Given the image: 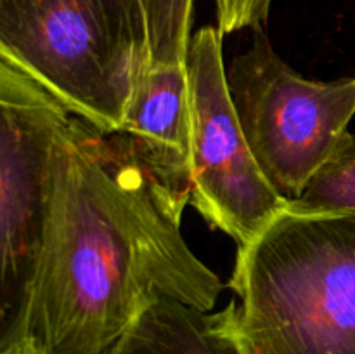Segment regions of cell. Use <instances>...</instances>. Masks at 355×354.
<instances>
[{"label":"cell","instance_id":"cell-7","mask_svg":"<svg viewBox=\"0 0 355 354\" xmlns=\"http://www.w3.org/2000/svg\"><path fill=\"white\" fill-rule=\"evenodd\" d=\"M118 132L130 135L149 162L191 187V92L187 65H151L135 82Z\"/></svg>","mask_w":355,"mask_h":354},{"label":"cell","instance_id":"cell-6","mask_svg":"<svg viewBox=\"0 0 355 354\" xmlns=\"http://www.w3.org/2000/svg\"><path fill=\"white\" fill-rule=\"evenodd\" d=\"M71 111L0 58V333L19 312L42 246L51 149Z\"/></svg>","mask_w":355,"mask_h":354},{"label":"cell","instance_id":"cell-3","mask_svg":"<svg viewBox=\"0 0 355 354\" xmlns=\"http://www.w3.org/2000/svg\"><path fill=\"white\" fill-rule=\"evenodd\" d=\"M0 58L75 117L118 132L149 65L141 0H0Z\"/></svg>","mask_w":355,"mask_h":354},{"label":"cell","instance_id":"cell-5","mask_svg":"<svg viewBox=\"0 0 355 354\" xmlns=\"http://www.w3.org/2000/svg\"><path fill=\"white\" fill-rule=\"evenodd\" d=\"M222 37L218 26H205L191 40V205L241 248L290 201L270 184L246 141L229 94Z\"/></svg>","mask_w":355,"mask_h":354},{"label":"cell","instance_id":"cell-9","mask_svg":"<svg viewBox=\"0 0 355 354\" xmlns=\"http://www.w3.org/2000/svg\"><path fill=\"white\" fill-rule=\"evenodd\" d=\"M298 212H355V132L347 130L298 200Z\"/></svg>","mask_w":355,"mask_h":354},{"label":"cell","instance_id":"cell-2","mask_svg":"<svg viewBox=\"0 0 355 354\" xmlns=\"http://www.w3.org/2000/svg\"><path fill=\"white\" fill-rule=\"evenodd\" d=\"M243 354H355V212L288 207L236 255Z\"/></svg>","mask_w":355,"mask_h":354},{"label":"cell","instance_id":"cell-4","mask_svg":"<svg viewBox=\"0 0 355 354\" xmlns=\"http://www.w3.org/2000/svg\"><path fill=\"white\" fill-rule=\"evenodd\" d=\"M227 85L262 172L290 203L298 200L354 118L355 76L305 78L276 54L260 26L227 69Z\"/></svg>","mask_w":355,"mask_h":354},{"label":"cell","instance_id":"cell-1","mask_svg":"<svg viewBox=\"0 0 355 354\" xmlns=\"http://www.w3.org/2000/svg\"><path fill=\"white\" fill-rule=\"evenodd\" d=\"M191 187L125 132L71 117L51 149L40 252L0 354H106L158 297L214 311L224 283L182 235Z\"/></svg>","mask_w":355,"mask_h":354},{"label":"cell","instance_id":"cell-11","mask_svg":"<svg viewBox=\"0 0 355 354\" xmlns=\"http://www.w3.org/2000/svg\"><path fill=\"white\" fill-rule=\"evenodd\" d=\"M272 0H215L217 26L222 33H234L243 28H260L269 16Z\"/></svg>","mask_w":355,"mask_h":354},{"label":"cell","instance_id":"cell-8","mask_svg":"<svg viewBox=\"0 0 355 354\" xmlns=\"http://www.w3.org/2000/svg\"><path fill=\"white\" fill-rule=\"evenodd\" d=\"M234 312L236 301L211 312L162 295L106 354H243Z\"/></svg>","mask_w":355,"mask_h":354},{"label":"cell","instance_id":"cell-10","mask_svg":"<svg viewBox=\"0 0 355 354\" xmlns=\"http://www.w3.org/2000/svg\"><path fill=\"white\" fill-rule=\"evenodd\" d=\"M151 65H187L194 0H141Z\"/></svg>","mask_w":355,"mask_h":354}]
</instances>
